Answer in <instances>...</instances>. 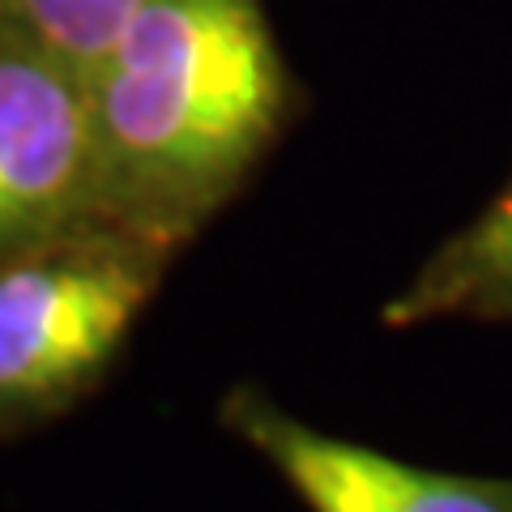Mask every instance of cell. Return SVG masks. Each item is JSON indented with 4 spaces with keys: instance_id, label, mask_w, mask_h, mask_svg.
Segmentation results:
<instances>
[{
    "instance_id": "6da1fadb",
    "label": "cell",
    "mask_w": 512,
    "mask_h": 512,
    "mask_svg": "<svg viewBox=\"0 0 512 512\" xmlns=\"http://www.w3.org/2000/svg\"><path fill=\"white\" fill-rule=\"evenodd\" d=\"M86 90L99 227L158 252L244 188L291 94L261 0H150Z\"/></svg>"
},
{
    "instance_id": "7a4b0ae2",
    "label": "cell",
    "mask_w": 512,
    "mask_h": 512,
    "mask_svg": "<svg viewBox=\"0 0 512 512\" xmlns=\"http://www.w3.org/2000/svg\"><path fill=\"white\" fill-rule=\"evenodd\" d=\"M167 252L86 227L0 261V423L22 427L90 393L124 350Z\"/></svg>"
},
{
    "instance_id": "3957f363",
    "label": "cell",
    "mask_w": 512,
    "mask_h": 512,
    "mask_svg": "<svg viewBox=\"0 0 512 512\" xmlns=\"http://www.w3.org/2000/svg\"><path fill=\"white\" fill-rule=\"evenodd\" d=\"M99 227L90 90L0 26V261Z\"/></svg>"
},
{
    "instance_id": "277c9868",
    "label": "cell",
    "mask_w": 512,
    "mask_h": 512,
    "mask_svg": "<svg viewBox=\"0 0 512 512\" xmlns=\"http://www.w3.org/2000/svg\"><path fill=\"white\" fill-rule=\"evenodd\" d=\"M222 427L274 470L308 512H512V474H453L312 427L265 389L235 384Z\"/></svg>"
},
{
    "instance_id": "5b68a950",
    "label": "cell",
    "mask_w": 512,
    "mask_h": 512,
    "mask_svg": "<svg viewBox=\"0 0 512 512\" xmlns=\"http://www.w3.org/2000/svg\"><path fill=\"white\" fill-rule=\"evenodd\" d=\"M440 320L512 325V175L380 308L384 329H423Z\"/></svg>"
},
{
    "instance_id": "8992f818",
    "label": "cell",
    "mask_w": 512,
    "mask_h": 512,
    "mask_svg": "<svg viewBox=\"0 0 512 512\" xmlns=\"http://www.w3.org/2000/svg\"><path fill=\"white\" fill-rule=\"evenodd\" d=\"M150 0H5L0 22L90 82L128 22Z\"/></svg>"
},
{
    "instance_id": "52a82bcc",
    "label": "cell",
    "mask_w": 512,
    "mask_h": 512,
    "mask_svg": "<svg viewBox=\"0 0 512 512\" xmlns=\"http://www.w3.org/2000/svg\"><path fill=\"white\" fill-rule=\"evenodd\" d=\"M0 9H5V0H0Z\"/></svg>"
}]
</instances>
